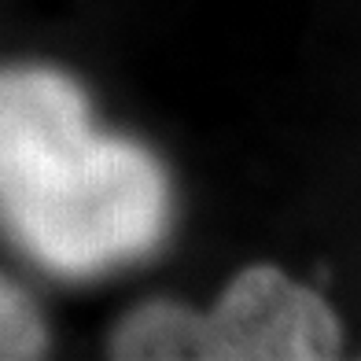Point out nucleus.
Wrapping results in <instances>:
<instances>
[{
	"instance_id": "1",
	"label": "nucleus",
	"mask_w": 361,
	"mask_h": 361,
	"mask_svg": "<svg viewBox=\"0 0 361 361\" xmlns=\"http://www.w3.org/2000/svg\"><path fill=\"white\" fill-rule=\"evenodd\" d=\"M0 225L59 276H100L159 247L170 185L152 152L100 133L67 74L0 71Z\"/></svg>"
},
{
	"instance_id": "2",
	"label": "nucleus",
	"mask_w": 361,
	"mask_h": 361,
	"mask_svg": "<svg viewBox=\"0 0 361 361\" xmlns=\"http://www.w3.org/2000/svg\"><path fill=\"white\" fill-rule=\"evenodd\" d=\"M339 343L328 302L273 266L243 269L200 314V361H321L336 357Z\"/></svg>"
},
{
	"instance_id": "3",
	"label": "nucleus",
	"mask_w": 361,
	"mask_h": 361,
	"mask_svg": "<svg viewBox=\"0 0 361 361\" xmlns=\"http://www.w3.org/2000/svg\"><path fill=\"white\" fill-rule=\"evenodd\" d=\"M111 357L200 361V314L177 302H144L111 332Z\"/></svg>"
},
{
	"instance_id": "4",
	"label": "nucleus",
	"mask_w": 361,
	"mask_h": 361,
	"mask_svg": "<svg viewBox=\"0 0 361 361\" xmlns=\"http://www.w3.org/2000/svg\"><path fill=\"white\" fill-rule=\"evenodd\" d=\"M48 350V328L34 299L0 273V361L41 357Z\"/></svg>"
}]
</instances>
